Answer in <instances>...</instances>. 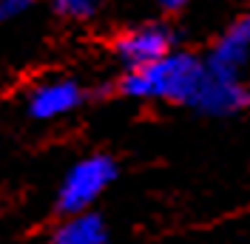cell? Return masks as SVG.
<instances>
[{
	"mask_svg": "<svg viewBox=\"0 0 250 244\" xmlns=\"http://www.w3.org/2000/svg\"><path fill=\"white\" fill-rule=\"evenodd\" d=\"M114 91L134 102L188 108L199 117L228 120L250 108V85L242 77H222L208 68L202 54L173 48L162 60L123 71Z\"/></svg>",
	"mask_w": 250,
	"mask_h": 244,
	"instance_id": "obj_1",
	"label": "cell"
},
{
	"mask_svg": "<svg viewBox=\"0 0 250 244\" xmlns=\"http://www.w3.org/2000/svg\"><path fill=\"white\" fill-rule=\"evenodd\" d=\"M120 176V165L111 153H85L71 162L57 182L54 210L60 216H74L94 210L97 202L108 193Z\"/></svg>",
	"mask_w": 250,
	"mask_h": 244,
	"instance_id": "obj_2",
	"label": "cell"
},
{
	"mask_svg": "<svg viewBox=\"0 0 250 244\" xmlns=\"http://www.w3.org/2000/svg\"><path fill=\"white\" fill-rule=\"evenodd\" d=\"M173 48H179V37H176L173 26L165 20L134 23L128 29L117 31L111 40V54L123 71L151 65V62L162 60L165 54H171Z\"/></svg>",
	"mask_w": 250,
	"mask_h": 244,
	"instance_id": "obj_3",
	"label": "cell"
},
{
	"mask_svg": "<svg viewBox=\"0 0 250 244\" xmlns=\"http://www.w3.org/2000/svg\"><path fill=\"white\" fill-rule=\"evenodd\" d=\"M88 100V85L71 74H48L26 91L23 108L31 122H57L77 114Z\"/></svg>",
	"mask_w": 250,
	"mask_h": 244,
	"instance_id": "obj_4",
	"label": "cell"
},
{
	"mask_svg": "<svg viewBox=\"0 0 250 244\" xmlns=\"http://www.w3.org/2000/svg\"><path fill=\"white\" fill-rule=\"evenodd\" d=\"M210 71L222 77H242L250 65V15H239L225 23V29L210 40L202 54Z\"/></svg>",
	"mask_w": 250,
	"mask_h": 244,
	"instance_id": "obj_5",
	"label": "cell"
},
{
	"mask_svg": "<svg viewBox=\"0 0 250 244\" xmlns=\"http://www.w3.org/2000/svg\"><path fill=\"white\" fill-rule=\"evenodd\" d=\"M48 244H111L108 222L97 210L60 216L57 227L48 236Z\"/></svg>",
	"mask_w": 250,
	"mask_h": 244,
	"instance_id": "obj_6",
	"label": "cell"
},
{
	"mask_svg": "<svg viewBox=\"0 0 250 244\" xmlns=\"http://www.w3.org/2000/svg\"><path fill=\"white\" fill-rule=\"evenodd\" d=\"M108 0H48L54 15L68 20V23H88L105 9Z\"/></svg>",
	"mask_w": 250,
	"mask_h": 244,
	"instance_id": "obj_7",
	"label": "cell"
},
{
	"mask_svg": "<svg viewBox=\"0 0 250 244\" xmlns=\"http://www.w3.org/2000/svg\"><path fill=\"white\" fill-rule=\"evenodd\" d=\"M40 0H0V23H15L20 17L34 12Z\"/></svg>",
	"mask_w": 250,
	"mask_h": 244,
	"instance_id": "obj_8",
	"label": "cell"
},
{
	"mask_svg": "<svg viewBox=\"0 0 250 244\" xmlns=\"http://www.w3.org/2000/svg\"><path fill=\"white\" fill-rule=\"evenodd\" d=\"M156 9L162 12V15H179V12H185L190 9L193 3H199V0H154Z\"/></svg>",
	"mask_w": 250,
	"mask_h": 244,
	"instance_id": "obj_9",
	"label": "cell"
}]
</instances>
